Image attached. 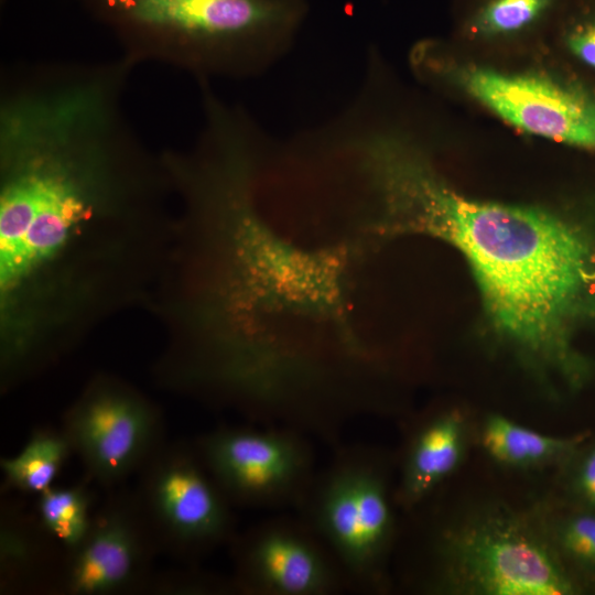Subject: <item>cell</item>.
<instances>
[{"label":"cell","instance_id":"obj_20","mask_svg":"<svg viewBox=\"0 0 595 595\" xmlns=\"http://www.w3.org/2000/svg\"><path fill=\"white\" fill-rule=\"evenodd\" d=\"M595 486V450L584 463L581 474V487L584 490Z\"/></svg>","mask_w":595,"mask_h":595},{"label":"cell","instance_id":"obj_16","mask_svg":"<svg viewBox=\"0 0 595 595\" xmlns=\"http://www.w3.org/2000/svg\"><path fill=\"white\" fill-rule=\"evenodd\" d=\"M559 0H482L465 26L475 35L505 36L528 30L556 8Z\"/></svg>","mask_w":595,"mask_h":595},{"label":"cell","instance_id":"obj_15","mask_svg":"<svg viewBox=\"0 0 595 595\" xmlns=\"http://www.w3.org/2000/svg\"><path fill=\"white\" fill-rule=\"evenodd\" d=\"M93 493L84 484L54 487L39 495L37 518L66 553L76 550L87 537L94 513Z\"/></svg>","mask_w":595,"mask_h":595},{"label":"cell","instance_id":"obj_5","mask_svg":"<svg viewBox=\"0 0 595 595\" xmlns=\"http://www.w3.org/2000/svg\"><path fill=\"white\" fill-rule=\"evenodd\" d=\"M445 581L476 594L564 595L573 586L553 550L528 524L490 515L437 543Z\"/></svg>","mask_w":595,"mask_h":595},{"label":"cell","instance_id":"obj_18","mask_svg":"<svg viewBox=\"0 0 595 595\" xmlns=\"http://www.w3.org/2000/svg\"><path fill=\"white\" fill-rule=\"evenodd\" d=\"M145 589H152L161 594L204 595L219 594L235 591L231 580L225 581L218 576L204 572L167 573L151 576Z\"/></svg>","mask_w":595,"mask_h":595},{"label":"cell","instance_id":"obj_10","mask_svg":"<svg viewBox=\"0 0 595 595\" xmlns=\"http://www.w3.org/2000/svg\"><path fill=\"white\" fill-rule=\"evenodd\" d=\"M159 550L137 493L118 490L94 513L82 544L66 553L58 589L68 595L145 591Z\"/></svg>","mask_w":595,"mask_h":595},{"label":"cell","instance_id":"obj_4","mask_svg":"<svg viewBox=\"0 0 595 595\" xmlns=\"http://www.w3.org/2000/svg\"><path fill=\"white\" fill-rule=\"evenodd\" d=\"M137 496L160 549L197 560L235 533L232 505L193 442L164 443L139 472Z\"/></svg>","mask_w":595,"mask_h":595},{"label":"cell","instance_id":"obj_3","mask_svg":"<svg viewBox=\"0 0 595 595\" xmlns=\"http://www.w3.org/2000/svg\"><path fill=\"white\" fill-rule=\"evenodd\" d=\"M298 510L337 558L354 591L381 585L394 520L387 475L371 450H338L316 473Z\"/></svg>","mask_w":595,"mask_h":595},{"label":"cell","instance_id":"obj_7","mask_svg":"<svg viewBox=\"0 0 595 595\" xmlns=\"http://www.w3.org/2000/svg\"><path fill=\"white\" fill-rule=\"evenodd\" d=\"M62 431L88 480L105 488L139 473L165 443L160 410L138 391L101 378L67 409Z\"/></svg>","mask_w":595,"mask_h":595},{"label":"cell","instance_id":"obj_1","mask_svg":"<svg viewBox=\"0 0 595 595\" xmlns=\"http://www.w3.org/2000/svg\"><path fill=\"white\" fill-rule=\"evenodd\" d=\"M382 204L397 227L455 247L477 283L494 331L541 374L572 377L575 329L595 315V240L556 213L469 198L418 145L390 163Z\"/></svg>","mask_w":595,"mask_h":595},{"label":"cell","instance_id":"obj_14","mask_svg":"<svg viewBox=\"0 0 595 595\" xmlns=\"http://www.w3.org/2000/svg\"><path fill=\"white\" fill-rule=\"evenodd\" d=\"M482 441L493 458L518 467L545 464L571 445L570 440L541 434L502 415L485 421Z\"/></svg>","mask_w":595,"mask_h":595},{"label":"cell","instance_id":"obj_9","mask_svg":"<svg viewBox=\"0 0 595 595\" xmlns=\"http://www.w3.org/2000/svg\"><path fill=\"white\" fill-rule=\"evenodd\" d=\"M450 75L509 125L595 153V93L583 85L478 66L457 68Z\"/></svg>","mask_w":595,"mask_h":595},{"label":"cell","instance_id":"obj_13","mask_svg":"<svg viewBox=\"0 0 595 595\" xmlns=\"http://www.w3.org/2000/svg\"><path fill=\"white\" fill-rule=\"evenodd\" d=\"M72 454L62 429H37L19 453L1 458L4 486L23 494L40 495L53 486Z\"/></svg>","mask_w":595,"mask_h":595},{"label":"cell","instance_id":"obj_11","mask_svg":"<svg viewBox=\"0 0 595 595\" xmlns=\"http://www.w3.org/2000/svg\"><path fill=\"white\" fill-rule=\"evenodd\" d=\"M463 447V420L446 413L426 421L411 439L402 465L399 501L413 507L426 498L457 466Z\"/></svg>","mask_w":595,"mask_h":595},{"label":"cell","instance_id":"obj_19","mask_svg":"<svg viewBox=\"0 0 595 595\" xmlns=\"http://www.w3.org/2000/svg\"><path fill=\"white\" fill-rule=\"evenodd\" d=\"M562 549L581 563L595 565V517L578 516L561 528Z\"/></svg>","mask_w":595,"mask_h":595},{"label":"cell","instance_id":"obj_2","mask_svg":"<svg viewBox=\"0 0 595 595\" xmlns=\"http://www.w3.org/2000/svg\"><path fill=\"white\" fill-rule=\"evenodd\" d=\"M134 66L161 63L199 79L259 75L293 44L307 0H78Z\"/></svg>","mask_w":595,"mask_h":595},{"label":"cell","instance_id":"obj_8","mask_svg":"<svg viewBox=\"0 0 595 595\" xmlns=\"http://www.w3.org/2000/svg\"><path fill=\"white\" fill-rule=\"evenodd\" d=\"M235 591L248 595H335L354 591L342 564L299 516L261 521L231 541Z\"/></svg>","mask_w":595,"mask_h":595},{"label":"cell","instance_id":"obj_6","mask_svg":"<svg viewBox=\"0 0 595 595\" xmlns=\"http://www.w3.org/2000/svg\"><path fill=\"white\" fill-rule=\"evenodd\" d=\"M193 444L232 506L298 508L317 473L311 444L291 428L220 426Z\"/></svg>","mask_w":595,"mask_h":595},{"label":"cell","instance_id":"obj_12","mask_svg":"<svg viewBox=\"0 0 595 595\" xmlns=\"http://www.w3.org/2000/svg\"><path fill=\"white\" fill-rule=\"evenodd\" d=\"M51 538L39 518L13 507L2 510L0 571L6 591L31 587L43 580L53 559Z\"/></svg>","mask_w":595,"mask_h":595},{"label":"cell","instance_id":"obj_17","mask_svg":"<svg viewBox=\"0 0 595 595\" xmlns=\"http://www.w3.org/2000/svg\"><path fill=\"white\" fill-rule=\"evenodd\" d=\"M567 19L564 43L574 57L595 69V0H580Z\"/></svg>","mask_w":595,"mask_h":595}]
</instances>
